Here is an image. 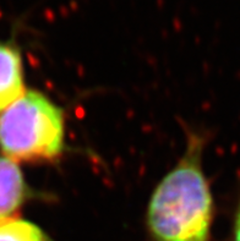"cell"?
Segmentation results:
<instances>
[{
	"mask_svg": "<svg viewBox=\"0 0 240 241\" xmlns=\"http://www.w3.org/2000/svg\"><path fill=\"white\" fill-rule=\"evenodd\" d=\"M205 138L190 134L178 164L149 199L147 229L153 241H211L213 198L202 169Z\"/></svg>",
	"mask_w": 240,
	"mask_h": 241,
	"instance_id": "cell-1",
	"label": "cell"
},
{
	"mask_svg": "<svg viewBox=\"0 0 240 241\" xmlns=\"http://www.w3.org/2000/svg\"><path fill=\"white\" fill-rule=\"evenodd\" d=\"M64 148V114L37 91L23 96L0 114V149L14 162H45Z\"/></svg>",
	"mask_w": 240,
	"mask_h": 241,
	"instance_id": "cell-2",
	"label": "cell"
},
{
	"mask_svg": "<svg viewBox=\"0 0 240 241\" xmlns=\"http://www.w3.org/2000/svg\"><path fill=\"white\" fill-rule=\"evenodd\" d=\"M25 92L21 53L12 41H0V114Z\"/></svg>",
	"mask_w": 240,
	"mask_h": 241,
	"instance_id": "cell-3",
	"label": "cell"
},
{
	"mask_svg": "<svg viewBox=\"0 0 240 241\" xmlns=\"http://www.w3.org/2000/svg\"><path fill=\"white\" fill-rule=\"evenodd\" d=\"M31 196L17 163L0 154V222L10 218Z\"/></svg>",
	"mask_w": 240,
	"mask_h": 241,
	"instance_id": "cell-4",
	"label": "cell"
},
{
	"mask_svg": "<svg viewBox=\"0 0 240 241\" xmlns=\"http://www.w3.org/2000/svg\"><path fill=\"white\" fill-rule=\"evenodd\" d=\"M0 241H54L37 224L10 218L0 222Z\"/></svg>",
	"mask_w": 240,
	"mask_h": 241,
	"instance_id": "cell-5",
	"label": "cell"
},
{
	"mask_svg": "<svg viewBox=\"0 0 240 241\" xmlns=\"http://www.w3.org/2000/svg\"><path fill=\"white\" fill-rule=\"evenodd\" d=\"M230 241H240V195H239L238 203H236L235 212H234Z\"/></svg>",
	"mask_w": 240,
	"mask_h": 241,
	"instance_id": "cell-6",
	"label": "cell"
}]
</instances>
